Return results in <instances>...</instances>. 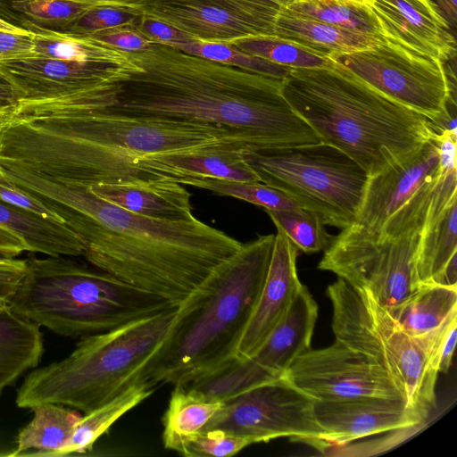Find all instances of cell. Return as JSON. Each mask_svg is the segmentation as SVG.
<instances>
[{"label": "cell", "mask_w": 457, "mask_h": 457, "mask_svg": "<svg viewBox=\"0 0 457 457\" xmlns=\"http://www.w3.org/2000/svg\"><path fill=\"white\" fill-rule=\"evenodd\" d=\"M4 176L57 214L80 238L95 268L179 306L242 243L195 216L168 221L145 217L93 195L1 165Z\"/></svg>", "instance_id": "6da1fadb"}, {"label": "cell", "mask_w": 457, "mask_h": 457, "mask_svg": "<svg viewBox=\"0 0 457 457\" xmlns=\"http://www.w3.org/2000/svg\"><path fill=\"white\" fill-rule=\"evenodd\" d=\"M2 131L7 151L24 169L54 182L87 187L159 179L141 165L146 155L222 144L246 149L237 135L220 127L36 101L16 102Z\"/></svg>", "instance_id": "7a4b0ae2"}, {"label": "cell", "mask_w": 457, "mask_h": 457, "mask_svg": "<svg viewBox=\"0 0 457 457\" xmlns=\"http://www.w3.org/2000/svg\"><path fill=\"white\" fill-rule=\"evenodd\" d=\"M138 69L120 82L112 112L227 129L247 149L320 143L283 95V79L153 43L130 53Z\"/></svg>", "instance_id": "3957f363"}, {"label": "cell", "mask_w": 457, "mask_h": 457, "mask_svg": "<svg viewBox=\"0 0 457 457\" xmlns=\"http://www.w3.org/2000/svg\"><path fill=\"white\" fill-rule=\"evenodd\" d=\"M283 95L313 129L372 176L418 151L437 128L426 116L395 102L333 62L291 69Z\"/></svg>", "instance_id": "277c9868"}, {"label": "cell", "mask_w": 457, "mask_h": 457, "mask_svg": "<svg viewBox=\"0 0 457 457\" xmlns=\"http://www.w3.org/2000/svg\"><path fill=\"white\" fill-rule=\"evenodd\" d=\"M275 235L243 244L177 310L170 330L148 366L155 385H183L234 358L268 272Z\"/></svg>", "instance_id": "5b68a950"}, {"label": "cell", "mask_w": 457, "mask_h": 457, "mask_svg": "<svg viewBox=\"0 0 457 457\" xmlns=\"http://www.w3.org/2000/svg\"><path fill=\"white\" fill-rule=\"evenodd\" d=\"M70 257L26 258V274L8 303L12 310L38 327L76 337L179 307Z\"/></svg>", "instance_id": "8992f818"}, {"label": "cell", "mask_w": 457, "mask_h": 457, "mask_svg": "<svg viewBox=\"0 0 457 457\" xmlns=\"http://www.w3.org/2000/svg\"><path fill=\"white\" fill-rule=\"evenodd\" d=\"M177 310L83 337L67 357L26 376L17 406L31 409L51 403L87 413L147 379L146 370L163 345Z\"/></svg>", "instance_id": "52a82bcc"}, {"label": "cell", "mask_w": 457, "mask_h": 457, "mask_svg": "<svg viewBox=\"0 0 457 457\" xmlns=\"http://www.w3.org/2000/svg\"><path fill=\"white\" fill-rule=\"evenodd\" d=\"M337 340L377 362L391 378L408 405L427 420L436 408L438 372L418 337L407 334L388 310L368 293L340 278L327 290Z\"/></svg>", "instance_id": "ba28073f"}, {"label": "cell", "mask_w": 457, "mask_h": 457, "mask_svg": "<svg viewBox=\"0 0 457 457\" xmlns=\"http://www.w3.org/2000/svg\"><path fill=\"white\" fill-rule=\"evenodd\" d=\"M241 155L260 181L283 191L324 225L340 230L354 220L369 176L340 150L321 142Z\"/></svg>", "instance_id": "9c48e42d"}, {"label": "cell", "mask_w": 457, "mask_h": 457, "mask_svg": "<svg viewBox=\"0 0 457 457\" xmlns=\"http://www.w3.org/2000/svg\"><path fill=\"white\" fill-rule=\"evenodd\" d=\"M380 93L431 120L438 130L457 131L456 90L438 60L391 40L350 53L328 56Z\"/></svg>", "instance_id": "30bf717a"}, {"label": "cell", "mask_w": 457, "mask_h": 457, "mask_svg": "<svg viewBox=\"0 0 457 457\" xmlns=\"http://www.w3.org/2000/svg\"><path fill=\"white\" fill-rule=\"evenodd\" d=\"M429 204L390 220L374 243L328 247L318 269L336 274L391 310L419 287L416 256Z\"/></svg>", "instance_id": "8fae6325"}, {"label": "cell", "mask_w": 457, "mask_h": 457, "mask_svg": "<svg viewBox=\"0 0 457 457\" xmlns=\"http://www.w3.org/2000/svg\"><path fill=\"white\" fill-rule=\"evenodd\" d=\"M317 317V303L302 285L281 320L250 357L231 359L187 386L223 402L284 377L292 362L311 349Z\"/></svg>", "instance_id": "7c38bea8"}, {"label": "cell", "mask_w": 457, "mask_h": 457, "mask_svg": "<svg viewBox=\"0 0 457 457\" xmlns=\"http://www.w3.org/2000/svg\"><path fill=\"white\" fill-rule=\"evenodd\" d=\"M204 429H220L254 443L289 437L319 448L324 434L314 415V400L285 377L223 401Z\"/></svg>", "instance_id": "4fadbf2b"}, {"label": "cell", "mask_w": 457, "mask_h": 457, "mask_svg": "<svg viewBox=\"0 0 457 457\" xmlns=\"http://www.w3.org/2000/svg\"><path fill=\"white\" fill-rule=\"evenodd\" d=\"M280 6L271 0H138L132 11L203 42L274 35Z\"/></svg>", "instance_id": "5bb4252c"}, {"label": "cell", "mask_w": 457, "mask_h": 457, "mask_svg": "<svg viewBox=\"0 0 457 457\" xmlns=\"http://www.w3.org/2000/svg\"><path fill=\"white\" fill-rule=\"evenodd\" d=\"M438 175L439 157L433 137L415 153L369 177L353 221L332 237L328 247L376 242L385 224Z\"/></svg>", "instance_id": "9a60e30c"}, {"label": "cell", "mask_w": 457, "mask_h": 457, "mask_svg": "<svg viewBox=\"0 0 457 457\" xmlns=\"http://www.w3.org/2000/svg\"><path fill=\"white\" fill-rule=\"evenodd\" d=\"M284 377L314 401L362 396L405 400L377 362L337 339L327 347L310 349L297 357Z\"/></svg>", "instance_id": "2e32d148"}, {"label": "cell", "mask_w": 457, "mask_h": 457, "mask_svg": "<svg viewBox=\"0 0 457 457\" xmlns=\"http://www.w3.org/2000/svg\"><path fill=\"white\" fill-rule=\"evenodd\" d=\"M138 69L117 64L30 56L0 60V78L13 89L16 102L66 96L104 84L120 83Z\"/></svg>", "instance_id": "e0dca14e"}, {"label": "cell", "mask_w": 457, "mask_h": 457, "mask_svg": "<svg viewBox=\"0 0 457 457\" xmlns=\"http://www.w3.org/2000/svg\"><path fill=\"white\" fill-rule=\"evenodd\" d=\"M314 415L324 431L320 449L387 431L413 429L426 421L404 399L378 396L314 401Z\"/></svg>", "instance_id": "ac0fdd59"}, {"label": "cell", "mask_w": 457, "mask_h": 457, "mask_svg": "<svg viewBox=\"0 0 457 457\" xmlns=\"http://www.w3.org/2000/svg\"><path fill=\"white\" fill-rule=\"evenodd\" d=\"M420 284L457 288V171L439 172L416 256Z\"/></svg>", "instance_id": "d6986e66"}, {"label": "cell", "mask_w": 457, "mask_h": 457, "mask_svg": "<svg viewBox=\"0 0 457 457\" xmlns=\"http://www.w3.org/2000/svg\"><path fill=\"white\" fill-rule=\"evenodd\" d=\"M298 251L287 236L277 228L264 284L233 359L250 357L286 313L303 285L296 270Z\"/></svg>", "instance_id": "ffe728a7"}, {"label": "cell", "mask_w": 457, "mask_h": 457, "mask_svg": "<svg viewBox=\"0 0 457 457\" xmlns=\"http://www.w3.org/2000/svg\"><path fill=\"white\" fill-rule=\"evenodd\" d=\"M384 37L443 62L456 57V35L428 0H370Z\"/></svg>", "instance_id": "44dd1931"}, {"label": "cell", "mask_w": 457, "mask_h": 457, "mask_svg": "<svg viewBox=\"0 0 457 457\" xmlns=\"http://www.w3.org/2000/svg\"><path fill=\"white\" fill-rule=\"evenodd\" d=\"M87 188L106 202L151 219L176 221L194 217L191 194L169 178L101 183Z\"/></svg>", "instance_id": "7402d4cb"}, {"label": "cell", "mask_w": 457, "mask_h": 457, "mask_svg": "<svg viewBox=\"0 0 457 457\" xmlns=\"http://www.w3.org/2000/svg\"><path fill=\"white\" fill-rule=\"evenodd\" d=\"M245 148L216 145L192 152L153 154L140 158L142 166L157 178L205 177L241 182H261L245 162Z\"/></svg>", "instance_id": "603a6c76"}, {"label": "cell", "mask_w": 457, "mask_h": 457, "mask_svg": "<svg viewBox=\"0 0 457 457\" xmlns=\"http://www.w3.org/2000/svg\"><path fill=\"white\" fill-rule=\"evenodd\" d=\"M44 352L39 327L0 303V395L22 373L35 368Z\"/></svg>", "instance_id": "cb8c5ba5"}, {"label": "cell", "mask_w": 457, "mask_h": 457, "mask_svg": "<svg viewBox=\"0 0 457 457\" xmlns=\"http://www.w3.org/2000/svg\"><path fill=\"white\" fill-rule=\"evenodd\" d=\"M0 227L23 240L29 253L48 256L83 255L84 245L67 225L47 220L30 212L0 201Z\"/></svg>", "instance_id": "d4e9b609"}, {"label": "cell", "mask_w": 457, "mask_h": 457, "mask_svg": "<svg viewBox=\"0 0 457 457\" xmlns=\"http://www.w3.org/2000/svg\"><path fill=\"white\" fill-rule=\"evenodd\" d=\"M274 35L297 42L327 56L370 48L386 40L309 19L287 8H280L274 25Z\"/></svg>", "instance_id": "484cf974"}, {"label": "cell", "mask_w": 457, "mask_h": 457, "mask_svg": "<svg viewBox=\"0 0 457 457\" xmlns=\"http://www.w3.org/2000/svg\"><path fill=\"white\" fill-rule=\"evenodd\" d=\"M34 416L16 438L10 456L34 449L35 455L63 456L82 415L78 410L57 403H40L31 408Z\"/></svg>", "instance_id": "4316f807"}, {"label": "cell", "mask_w": 457, "mask_h": 457, "mask_svg": "<svg viewBox=\"0 0 457 457\" xmlns=\"http://www.w3.org/2000/svg\"><path fill=\"white\" fill-rule=\"evenodd\" d=\"M22 28L33 32L37 56L117 64L134 62L130 53L119 50L87 35L43 29L30 23H23Z\"/></svg>", "instance_id": "83f0119b"}, {"label": "cell", "mask_w": 457, "mask_h": 457, "mask_svg": "<svg viewBox=\"0 0 457 457\" xmlns=\"http://www.w3.org/2000/svg\"><path fill=\"white\" fill-rule=\"evenodd\" d=\"M457 311V288L439 284H420L395 307L388 310L410 336H422L440 326Z\"/></svg>", "instance_id": "f1b7e54d"}, {"label": "cell", "mask_w": 457, "mask_h": 457, "mask_svg": "<svg viewBox=\"0 0 457 457\" xmlns=\"http://www.w3.org/2000/svg\"><path fill=\"white\" fill-rule=\"evenodd\" d=\"M222 404L185 385H175L162 417L165 448L173 450L179 441L203 430Z\"/></svg>", "instance_id": "f546056e"}, {"label": "cell", "mask_w": 457, "mask_h": 457, "mask_svg": "<svg viewBox=\"0 0 457 457\" xmlns=\"http://www.w3.org/2000/svg\"><path fill=\"white\" fill-rule=\"evenodd\" d=\"M156 385L150 379L140 380L105 404L85 413L78 422L72 439L65 452L83 453L129 411L149 397Z\"/></svg>", "instance_id": "4dcf8cb0"}, {"label": "cell", "mask_w": 457, "mask_h": 457, "mask_svg": "<svg viewBox=\"0 0 457 457\" xmlns=\"http://www.w3.org/2000/svg\"><path fill=\"white\" fill-rule=\"evenodd\" d=\"M288 10L349 31L386 39L367 4L337 0H296Z\"/></svg>", "instance_id": "1f68e13d"}, {"label": "cell", "mask_w": 457, "mask_h": 457, "mask_svg": "<svg viewBox=\"0 0 457 457\" xmlns=\"http://www.w3.org/2000/svg\"><path fill=\"white\" fill-rule=\"evenodd\" d=\"M231 45L246 54L290 69L321 68L331 62L328 56L277 35L245 37Z\"/></svg>", "instance_id": "d6a6232c"}, {"label": "cell", "mask_w": 457, "mask_h": 457, "mask_svg": "<svg viewBox=\"0 0 457 457\" xmlns=\"http://www.w3.org/2000/svg\"><path fill=\"white\" fill-rule=\"evenodd\" d=\"M182 185L209 190L216 195L231 196L264 208L289 210L301 208L291 196L262 182H241L205 177L169 178Z\"/></svg>", "instance_id": "836d02e7"}, {"label": "cell", "mask_w": 457, "mask_h": 457, "mask_svg": "<svg viewBox=\"0 0 457 457\" xmlns=\"http://www.w3.org/2000/svg\"><path fill=\"white\" fill-rule=\"evenodd\" d=\"M106 5L101 3L76 0H16L13 11L22 23H30L52 30H66L90 9Z\"/></svg>", "instance_id": "e575fe53"}, {"label": "cell", "mask_w": 457, "mask_h": 457, "mask_svg": "<svg viewBox=\"0 0 457 457\" xmlns=\"http://www.w3.org/2000/svg\"><path fill=\"white\" fill-rule=\"evenodd\" d=\"M265 212L298 250L312 253L325 251L328 246L332 237L317 213L303 208Z\"/></svg>", "instance_id": "d590c367"}, {"label": "cell", "mask_w": 457, "mask_h": 457, "mask_svg": "<svg viewBox=\"0 0 457 457\" xmlns=\"http://www.w3.org/2000/svg\"><path fill=\"white\" fill-rule=\"evenodd\" d=\"M173 48L221 64L278 79H284L291 71L288 67L246 54L228 43L203 42L193 39Z\"/></svg>", "instance_id": "8d00e7d4"}, {"label": "cell", "mask_w": 457, "mask_h": 457, "mask_svg": "<svg viewBox=\"0 0 457 457\" xmlns=\"http://www.w3.org/2000/svg\"><path fill=\"white\" fill-rule=\"evenodd\" d=\"M253 444L254 441L249 437L220 429H203L179 441L173 451L187 457H228Z\"/></svg>", "instance_id": "74e56055"}, {"label": "cell", "mask_w": 457, "mask_h": 457, "mask_svg": "<svg viewBox=\"0 0 457 457\" xmlns=\"http://www.w3.org/2000/svg\"><path fill=\"white\" fill-rule=\"evenodd\" d=\"M457 311L453 312L440 326L417 337L421 343L431 367L446 373L452 364L457 338Z\"/></svg>", "instance_id": "f35d334b"}, {"label": "cell", "mask_w": 457, "mask_h": 457, "mask_svg": "<svg viewBox=\"0 0 457 457\" xmlns=\"http://www.w3.org/2000/svg\"><path fill=\"white\" fill-rule=\"evenodd\" d=\"M138 16V14L124 7L99 5L84 13L66 31L90 35L96 31L118 26H134Z\"/></svg>", "instance_id": "ab89813d"}, {"label": "cell", "mask_w": 457, "mask_h": 457, "mask_svg": "<svg viewBox=\"0 0 457 457\" xmlns=\"http://www.w3.org/2000/svg\"><path fill=\"white\" fill-rule=\"evenodd\" d=\"M0 201L9 205L30 212L47 220L65 224L57 214L48 209L40 201L22 191L17 186L9 181L1 170Z\"/></svg>", "instance_id": "60d3db41"}, {"label": "cell", "mask_w": 457, "mask_h": 457, "mask_svg": "<svg viewBox=\"0 0 457 457\" xmlns=\"http://www.w3.org/2000/svg\"><path fill=\"white\" fill-rule=\"evenodd\" d=\"M87 36L128 53L145 51L153 44L149 38L131 25L110 28Z\"/></svg>", "instance_id": "b9f144b4"}, {"label": "cell", "mask_w": 457, "mask_h": 457, "mask_svg": "<svg viewBox=\"0 0 457 457\" xmlns=\"http://www.w3.org/2000/svg\"><path fill=\"white\" fill-rule=\"evenodd\" d=\"M134 27L154 44L176 47L192 41L187 34L152 17L139 15Z\"/></svg>", "instance_id": "7bdbcfd3"}, {"label": "cell", "mask_w": 457, "mask_h": 457, "mask_svg": "<svg viewBox=\"0 0 457 457\" xmlns=\"http://www.w3.org/2000/svg\"><path fill=\"white\" fill-rule=\"evenodd\" d=\"M26 271V259L0 258V303H9Z\"/></svg>", "instance_id": "ee69618b"}, {"label": "cell", "mask_w": 457, "mask_h": 457, "mask_svg": "<svg viewBox=\"0 0 457 457\" xmlns=\"http://www.w3.org/2000/svg\"><path fill=\"white\" fill-rule=\"evenodd\" d=\"M33 32L20 35L0 31V60L35 56Z\"/></svg>", "instance_id": "f6af8a7d"}, {"label": "cell", "mask_w": 457, "mask_h": 457, "mask_svg": "<svg viewBox=\"0 0 457 457\" xmlns=\"http://www.w3.org/2000/svg\"><path fill=\"white\" fill-rule=\"evenodd\" d=\"M439 157V170L447 172L456 170L457 131L440 129L434 135Z\"/></svg>", "instance_id": "bcb514c9"}, {"label": "cell", "mask_w": 457, "mask_h": 457, "mask_svg": "<svg viewBox=\"0 0 457 457\" xmlns=\"http://www.w3.org/2000/svg\"><path fill=\"white\" fill-rule=\"evenodd\" d=\"M24 252H29L26 243L18 236L0 227V256L14 258Z\"/></svg>", "instance_id": "7dc6e473"}, {"label": "cell", "mask_w": 457, "mask_h": 457, "mask_svg": "<svg viewBox=\"0 0 457 457\" xmlns=\"http://www.w3.org/2000/svg\"><path fill=\"white\" fill-rule=\"evenodd\" d=\"M428 2L456 35L457 0H428Z\"/></svg>", "instance_id": "c3c4849f"}, {"label": "cell", "mask_w": 457, "mask_h": 457, "mask_svg": "<svg viewBox=\"0 0 457 457\" xmlns=\"http://www.w3.org/2000/svg\"><path fill=\"white\" fill-rule=\"evenodd\" d=\"M14 1L16 0H0V17L12 23L14 22V24L18 22V25L21 27L22 21L12 7Z\"/></svg>", "instance_id": "681fc988"}, {"label": "cell", "mask_w": 457, "mask_h": 457, "mask_svg": "<svg viewBox=\"0 0 457 457\" xmlns=\"http://www.w3.org/2000/svg\"><path fill=\"white\" fill-rule=\"evenodd\" d=\"M0 101L10 105L16 103V96L12 87L0 78Z\"/></svg>", "instance_id": "f907efd6"}, {"label": "cell", "mask_w": 457, "mask_h": 457, "mask_svg": "<svg viewBox=\"0 0 457 457\" xmlns=\"http://www.w3.org/2000/svg\"><path fill=\"white\" fill-rule=\"evenodd\" d=\"M0 31L12 33V34H20V35H31L32 31L24 29L21 26H18L14 23H12L2 17H0Z\"/></svg>", "instance_id": "816d5d0a"}, {"label": "cell", "mask_w": 457, "mask_h": 457, "mask_svg": "<svg viewBox=\"0 0 457 457\" xmlns=\"http://www.w3.org/2000/svg\"><path fill=\"white\" fill-rule=\"evenodd\" d=\"M76 1H84V2H93V3H101L106 5L119 6L124 7L132 11V6L138 0H76Z\"/></svg>", "instance_id": "f5cc1de1"}, {"label": "cell", "mask_w": 457, "mask_h": 457, "mask_svg": "<svg viewBox=\"0 0 457 457\" xmlns=\"http://www.w3.org/2000/svg\"><path fill=\"white\" fill-rule=\"evenodd\" d=\"M272 2L276 3L278 5H279L281 8H286L290 6L293 3H295L296 0H271Z\"/></svg>", "instance_id": "db71d44e"}, {"label": "cell", "mask_w": 457, "mask_h": 457, "mask_svg": "<svg viewBox=\"0 0 457 457\" xmlns=\"http://www.w3.org/2000/svg\"><path fill=\"white\" fill-rule=\"evenodd\" d=\"M12 106L0 101V117L6 113Z\"/></svg>", "instance_id": "11a10c76"}, {"label": "cell", "mask_w": 457, "mask_h": 457, "mask_svg": "<svg viewBox=\"0 0 457 457\" xmlns=\"http://www.w3.org/2000/svg\"><path fill=\"white\" fill-rule=\"evenodd\" d=\"M339 2H345V3H356L361 4H369L370 3V0H337Z\"/></svg>", "instance_id": "9f6ffc18"}, {"label": "cell", "mask_w": 457, "mask_h": 457, "mask_svg": "<svg viewBox=\"0 0 457 457\" xmlns=\"http://www.w3.org/2000/svg\"><path fill=\"white\" fill-rule=\"evenodd\" d=\"M1 257H2V256H0V258H1Z\"/></svg>", "instance_id": "6f0895ef"}]
</instances>
